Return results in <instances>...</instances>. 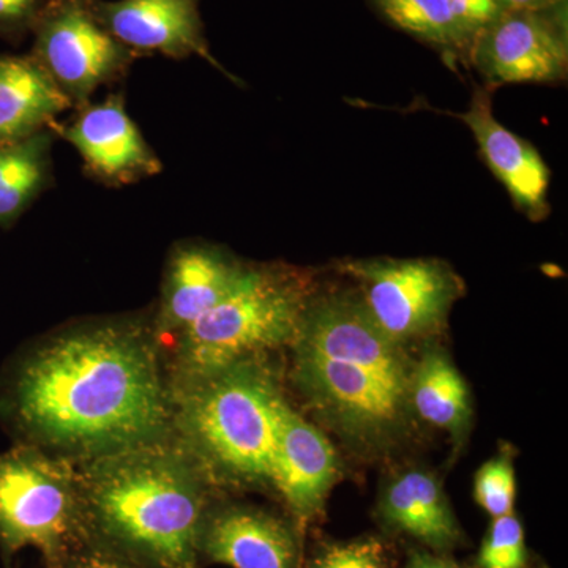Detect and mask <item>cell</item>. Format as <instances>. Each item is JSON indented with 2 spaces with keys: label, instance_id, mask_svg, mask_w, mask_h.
<instances>
[{
  "label": "cell",
  "instance_id": "cell-16",
  "mask_svg": "<svg viewBox=\"0 0 568 568\" xmlns=\"http://www.w3.org/2000/svg\"><path fill=\"white\" fill-rule=\"evenodd\" d=\"M70 108L69 97L31 54L0 55V142L43 132Z\"/></svg>",
  "mask_w": 568,
  "mask_h": 568
},
{
  "label": "cell",
  "instance_id": "cell-22",
  "mask_svg": "<svg viewBox=\"0 0 568 568\" xmlns=\"http://www.w3.org/2000/svg\"><path fill=\"white\" fill-rule=\"evenodd\" d=\"M478 562L481 568L525 567V530L514 514L495 518L481 545Z\"/></svg>",
  "mask_w": 568,
  "mask_h": 568
},
{
  "label": "cell",
  "instance_id": "cell-28",
  "mask_svg": "<svg viewBox=\"0 0 568 568\" xmlns=\"http://www.w3.org/2000/svg\"><path fill=\"white\" fill-rule=\"evenodd\" d=\"M406 568H459L448 560L433 558L428 555H414Z\"/></svg>",
  "mask_w": 568,
  "mask_h": 568
},
{
  "label": "cell",
  "instance_id": "cell-15",
  "mask_svg": "<svg viewBox=\"0 0 568 568\" xmlns=\"http://www.w3.org/2000/svg\"><path fill=\"white\" fill-rule=\"evenodd\" d=\"M200 552L233 568H295L297 544L293 530L263 510L227 507L203 518Z\"/></svg>",
  "mask_w": 568,
  "mask_h": 568
},
{
  "label": "cell",
  "instance_id": "cell-12",
  "mask_svg": "<svg viewBox=\"0 0 568 568\" xmlns=\"http://www.w3.org/2000/svg\"><path fill=\"white\" fill-rule=\"evenodd\" d=\"M459 119L473 133L485 163L518 211L532 222L547 219L551 212L548 203L551 171L530 142L497 121L487 89L474 93L473 102Z\"/></svg>",
  "mask_w": 568,
  "mask_h": 568
},
{
  "label": "cell",
  "instance_id": "cell-27",
  "mask_svg": "<svg viewBox=\"0 0 568 568\" xmlns=\"http://www.w3.org/2000/svg\"><path fill=\"white\" fill-rule=\"evenodd\" d=\"M560 2L562 0H497V3L506 11H534V13L552 9Z\"/></svg>",
  "mask_w": 568,
  "mask_h": 568
},
{
  "label": "cell",
  "instance_id": "cell-13",
  "mask_svg": "<svg viewBox=\"0 0 568 568\" xmlns=\"http://www.w3.org/2000/svg\"><path fill=\"white\" fill-rule=\"evenodd\" d=\"M338 473V458L327 437L283 402L276 424L268 481L298 518L323 507Z\"/></svg>",
  "mask_w": 568,
  "mask_h": 568
},
{
  "label": "cell",
  "instance_id": "cell-26",
  "mask_svg": "<svg viewBox=\"0 0 568 568\" xmlns=\"http://www.w3.org/2000/svg\"><path fill=\"white\" fill-rule=\"evenodd\" d=\"M71 568H148L138 562L106 555V552H88L71 564Z\"/></svg>",
  "mask_w": 568,
  "mask_h": 568
},
{
  "label": "cell",
  "instance_id": "cell-4",
  "mask_svg": "<svg viewBox=\"0 0 568 568\" xmlns=\"http://www.w3.org/2000/svg\"><path fill=\"white\" fill-rule=\"evenodd\" d=\"M312 283L283 265H248L220 304L185 328L179 368L189 384L254 355L293 343Z\"/></svg>",
  "mask_w": 568,
  "mask_h": 568
},
{
  "label": "cell",
  "instance_id": "cell-8",
  "mask_svg": "<svg viewBox=\"0 0 568 568\" xmlns=\"http://www.w3.org/2000/svg\"><path fill=\"white\" fill-rule=\"evenodd\" d=\"M361 284L373 320L399 345L435 335L465 293L457 272L440 260H366L343 264Z\"/></svg>",
  "mask_w": 568,
  "mask_h": 568
},
{
  "label": "cell",
  "instance_id": "cell-1",
  "mask_svg": "<svg viewBox=\"0 0 568 568\" xmlns=\"http://www.w3.org/2000/svg\"><path fill=\"white\" fill-rule=\"evenodd\" d=\"M10 405L33 443L92 459L156 443L170 420L155 347L133 323L44 342L18 366Z\"/></svg>",
  "mask_w": 568,
  "mask_h": 568
},
{
  "label": "cell",
  "instance_id": "cell-20",
  "mask_svg": "<svg viewBox=\"0 0 568 568\" xmlns=\"http://www.w3.org/2000/svg\"><path fill=\"white\" fill-rule=\"evenodd\" d=\"M373 3L399 29L448 55L469 50L447 0H373Z\"/></svg>",
  "mask_w": 568,
  "mask_h": 568
},
{
  "label": "cell",
  "instance_id": "cell-9",
  "mask_svg": "<svg viewBox=\"0 0 568 568\" xmlns=\"http://www.w3.org/2000/svg\"><path fill=\"white\" fill-rule=\"evenodd\" d=\"M469 51L488 88L558 82L567 74L566 39L534 11H507L474 40Z\"/></svg>",
  "mask_w": 568,
  "mask_h": 568
},
{
  "label": "cell",
  "instance_id": "cell-3",
  "mask_svg": "<svg viewBox=\"0 0 568 568\" xmlns=\"http://www.w3.org/2000/svg\"><path fill=\"white\" fill-rule=\"evenodd\" d=\"M82 506L95 528L148 568H197L200 476L160 440L92 459Z\"/></svg>",
  "mask_w": 568,
  "mask_h": 568
},
{
  "label": "cell",
  "instance_id": "cell-18",
  "mask_svg": "<svg viewBox=\"0 0 568 568\" xmlns=\"http://www.w3.org/2000/svg\"><path fill=\"white\" fill-rule=\"evenodd\" d=\"M410 405L418 417L463 439L473 418L469 388L450 357L429 347L414 365Z\"/></svg>",
  "mask_w": 568,
  "mask_h": 568
},
{
  "label": "cell",
  "instance_id": "cell-21",
  "mask_svg": "<svg viewBox=\"0 0 568 568\" xmlns=\"http://www.w3.org/2000/svg\"><path fill=\"white\" fill-rule=\"evenodd\" d=\"M517 481L510 458L503 455L489 459L476 474L474 497L493 518L514 514Z\"/></svg>",
  "mask_w": 568,
  "mask_h": 568
},
{
  "label": "cell",
  "instance_id": "cell-14",
  "mask_svg": "<svg viewBox=\"0 0 568 568\" xmlns=\"http://www.w3.org/2000/svg\"><path fill=\"white\" fill-rule=\"evenodd\" d=\"M248 265L207 244H181L171 253L164 275L160 331L182 334L237 286Z\"/></svg>",
  "mask_w": 568,
  "mask_h": 568
},
{
  "label": "cell",
  "instance_id": "cell-6",
  "mask_svg": "<svg viewBox=\"0 0 568 568\" xmlns=\"http://www.w3.org/2000/svg\"><path fill=\"white\" fill-rule=\"evenodd\" d=\"M81 514V478L65 459L37 446L0 454V545L6 551L33 547L55 562Z\"/></svg>",
  "mask_w": 568,
  "mask_h": 568
},
{
  "label": "cell",
  "instance_id": "cell-23",
  "mask_svg": "<svg viewBox=\"0 0 568 568\" xmlns=\"http://www.w3.org/2000/svg\"><path fill=\"white\" fill-rule=\"evenodd\" d=\"M312 568H386V562L379 541L368 538L331 545L317 556Z\"/></svg>",
  "mask_w": 568,
  "mask_h": 568
},
{
  "label": "cell",
  "instance_id": "cell-19",
  "mask_svg": "<svg viewBox=\"0 0 568 568\" xmlns=\"http://www.w3.org/2000/svg\"><path fill=\"white\" fill-rule=\"evenodd\" d=\"M51 133L0 142V226H9L48 185Z\"/></svg>",
  "mask_w": 568,
  "mask_h": 568
},
{
  "label": "cell",
  "instance_id": "cell-5",
  "mask_svg": "<svg viewBox=\"0 0 568 568\" xmlns=\"http://www.w3.org/2000/svg\"><path fill=\"white\" fill-rule=\"evenodd\" d=\"M283 402L267 369L250 358L189 384L183 429L224 476L268 480Z\"/></svg>",
  "mask_w": 568,
  "mask_h": 568
},
{
  "label": "cell",
  "instance_id": "cell-7",
  "mask_svg": "<svg viewBox=\"0 0 568 568\" xmlns=\"http://www.w3.org/2000/svg\"><path fill=\"white\" fill-rule=\"evenodd\" d=\"M95 3L47 0L32 26V58L77 108L89 104L103 84L123 77L138 58L100 22Z\"/></svg>",
  "mask_w": 568,
  "mask_h": 568
},
{
  "label": "cell",
  "instance_id": "cell-17",
  "mask_svg": "<svg viewBox=\"0 0 568 568\" xmlns=\"http://www.w3.org/2000/svg\"><path fill=\"white\" fill-rule=\"evenodd\" d=\"M384 518L395 528L436 549L454 547L459 528L439 481L428 473L407 470L384 493Z\"/></svg>",
  "mask_w": 568,
  "mask_h": 568
},
{
  "label": "cell",
  "instance_id": "cell-2",
  "mask_svg": "<svg viewBox=\"0 0 568 568\" xmlns=\"http://www.w3.org/2000/svg\"><path fill=\"white\" fill-rule=\"evenodd\" d=\"M293 343L295 383L328 425L362 447L398 440L414 413V364L361 293L313 294Z\"/></svg>",
  "mask_w": 568,
  "mask_h": 568
},
{
  "label": "cell",
  "instance_id": "cell-25",
  "mask_svg": "<svg viewBox=\"0 0 568 568\" xmlns=\"http://www.w3.org/2000/svg\"><path fill=\"white\" fill-rule=\"evenodd\" d=\"M47 0H0V36L21 37L32 31Z\"/></svg>",
  "mask_w": 568,
  "mask_h": 568
},
{
  "label": "cell",
  "instance_id": "cell-10",
  "mask_svg": "<svg viewBox=\"0 0 568 568\" xmlns=\"http://www.w3.org/2000/svg\"><path fill=\"white\" fill-rule=\"evenodd\" d=\"M59 133L80 153L88 173L106 185H130L162 173V160L130 118L121 95L85 104Z\"/></svg>",
  "mask_w": 568,
  "mask_h": 568
},
{
  "label": "cell",
  "instance_id": "cell-24",
  "mask_svg": "<svg viewBox=\"0 0 568 568\" xmlns=\"http://www.w3.org/2000/svg\"><path fill=\"white\" fill-rule=\"evenodd\" d=\"M452 14L457 21L459 32L467 44L473 47L474 40L489 26L495 24L504 13H507L497 0H447Z\"/></svg>",
  "mask_w": 568,
  "mask_h": 568
},
{
  "label": "cell",
  "instance_id": "cell-11",
  "mask_svg": "<svg viewBox=\"0 0 568 568\" xmlns=\"http://www.w3.org/2000/svg\"><path fill=\"white\" fill-rule=\"evenodd\" d=\"M95 11L111 36L138 55H197L223 70L205 41L200 0H97Z\"/></svg>",
  "mask_w": 568,
  "mask_h": 568
}]
</instances>
